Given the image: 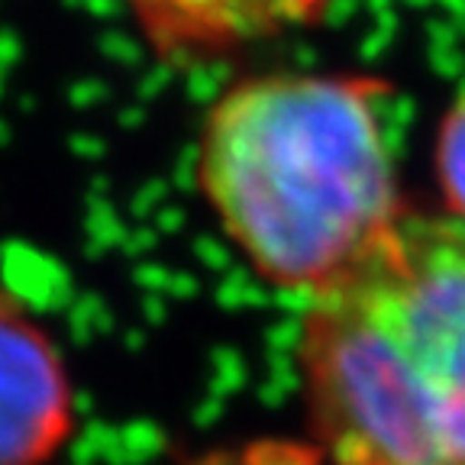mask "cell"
Segmentation results:
<instances>
[{
	"instance_id": "6da1fadb",
	"label": "cell",
	"mask_w": 465,
	"mask_h": 465,
	"mask_svg": "<svg viewBox=\"0 0 465 465\" xmlns=\"http://www.w3.org/2000/svg\"><path fill=\"white\" fill-rule=\"evenodd\" d=\"M388 94L362 72H259L207 104L194 188L259 282L311 301L401 223Z\"/></svg>"
},
{
	"instance_id": "3957f363",
	"label": "cell",
	"mask_w": 465,
	"mask_h": 465,
	"mask_svg": "<svg viewBox=\"0 0 465 465\" xmlns=\"http://www.w3.org/2000/svg\"><path fill=\"white\" fill-rule=\"evenodd\" d=\"M78 430V398L55 336L0 282V465H52Z\"/></svg>"
},
{
	"instance_id": "5b68a950",
	"label": "cell",
	"mask_w": 465,
	"mask_h": 465,
	"mask_svg": "<svg viewBox=\"0 0 465 465\" xmlns=\"http://www.w3.org/2000/svg\"><path fill=\"white\" fill-rule=\"evenodd\" d=\"M433 168L443 213L465 223V91L446 107L436 126Z\"/></svg>"
},
{
	"instance_id": "277c9868",
	"label": "cell",
	"mask_w": 465,
	"mask_h": 465,
	"mask_svg": "<svg viewBox=\"0 0 465 465\" xmlns=\"http://www.w3.org/2000/svg\"><path fill=\"white\" fill-rule=\"evenodd\" d=\"M124 7L153 58L182 68L313 26L336 0H124Z\"/></svg>"
},
{
	"instance_id": "7a4b0ae2",
	"label": "cell",
	"mask_w": 465,
	"mask_h": 465,
	"mask_svg": "<svg viewBox=\"0 0 465 465\" xmlns=\"http://www.w3.org/2000/svg\"><path fill=\"white\" fill-rule=\"evenodd\" d=\"M298 375L333 465H465V223L407 211L307 301Z\"/></svg>"
}]
</instances>
